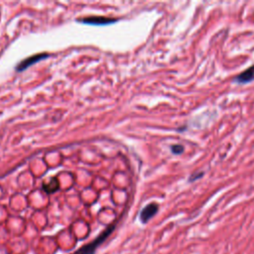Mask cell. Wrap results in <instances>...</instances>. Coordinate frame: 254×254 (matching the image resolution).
<instances>
[{"mask_svg":"<svg viewBox=\"0 0 254 254\" xmlns=\"http://www.w3.org/2000/svg\"><path fill=\"white\" fill-rule=\"evenodd\" d=\"M114 228H115V224H111L104 231H102L94 240H92L91 242H89V243L83 245L82 247H80L74 254H94L97 247L102 242H104V240L112 233Z\"/></svg>","mask_w":254,"mask_h":254,"instance_id":"obj_1","label":"cell"},{"mask_svg":"<svg viewBox=\"0 0 254 254\" xmlns=\"http://www.w3.org/2000/svg\"><path fill=\"white\" fill-rule=\"evenodd\" d=\"M49 57V54L47 53H41V54H36V55H33L25 60H23L22 62H20L18 64V65L16 66V70L17 71H23L24 69H26L27 67L31 66L33 64H36L37 62L41 61V60H44L46 58Z\"/></svg>","mask_w":254,"mask_h":254,"instance_id":"obj_2","label":"cell"},{"mask_svg":"<svg viewBox=\"0 0 254 254\" xmlns=\"http://www.w3.org/2000/svg\"><path fill=\"white\" fill-rule=\"evenodd\" d=\"M78 21L84 24H89V25H108L115 22L116 19L108 18L104 16H88L85 18L78 19Z\"/></svg>","mask_w":254,"mask_h":254,"instance_id":"obj_3","label":"cell"},{"mask_svg":"<svg viewBox=\"0 0 254 254\" xmlns=\"http://www.w3.org/2000/svg\"><path fill=\"white\" fill-rule=\"evenodd\" d=\"M159 209V205L156 202H151L147 204L140 212V220L142 223H147L157 212Z\"/></svg>","mask_w":254,"mask_h":254,"instance_id":"obj_4","label":"cell"},{"mask_svg":"<svg viewBox=\"0 0 254 254\" xmlns=\"http://www.w3.org/2000/svg\"><path fill=\"white\" fill-rule=\"evenodd\" d=\"M252 80H254V64L243 70L233 79V81L237 83H248Z\"/></svg>","mask_w":254,"mask_h":254,"instance_id":"obj_5","label":"cell"},{"mask_svg":"<svg viewBox=\"0 0 254 254\" xmlns=\"http://www.w3.org/2000/svg\"><path fill=\"white\" fill-rule=\"evenodd\" d=\"M59 188H60V185H59V182L56 178L50 179L48 182H45L43 184V189L47 193L55 192L59 190Z\"/></svg>","mask_w":254,"mask_h":254,"instance_id":"obj_6","label":"cell"},{"mask_svg":"<svg viewBox=\"0 0 254 254\" xmlns=\"http://www.w3.org/2000/svg\"><path fill=\"white\" fill-rule=\"evenodd\" d=\"M184 146L183 145H180V144H176V145H172L171 146V151L173 154L175 155H180L184 152Z\"/></svg>","mask_w":254,"mask_h":254,"instance_id":"obj_7","label":"cell"},{"mask_svg":"<svg viewBox=\"0 0 254 254\" xmlns=\"http://www.w3.org/2000/svg\"><path fill=\"white\" fill-rule=\"evenodd\" d=\"M203 172H195V173H192L190 176V178H189V182H194V181H196L197 179H200L202 176H203Z\"/></svg>","mask_w":254,"mask_h":254,"instance_id":"obj_8","label":"cell"}]
</instances>
